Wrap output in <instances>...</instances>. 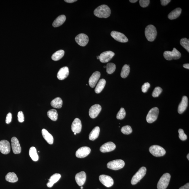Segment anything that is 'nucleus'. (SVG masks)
Segmentation results:
<instances>
[{
	"label": "nucleus",
	"instance_id": "obj_48",
	"mask_svg": "<svg viewBox=\"0 0 189 189\" xmlns=\"http://www.w3.org/2000/svg\"><path fill=\"white\" fill-rule=\"evenodd\" d=\"M183 67L186 68L187 69H189V64H185L183 65Z\"/></svg>",
	"mask_w": 189,
	"mask_h": 189
},
{
	"label": "nucleus",
	"instance_id": "obj_18",
	"mask_svg": "<svg viewBox=\"0 0 189 189\" xmlns=\"http://www.w3.org/2000/svg\"><path fill=\"white\" fill-rule=\"evenodd\" d=\"M101 76V73L99 71L95 72L90 77L89 80V86L91 88H94L98 82Z\"/></svg>",
	"mask_w": 189,
	"mask_h": 189
},
{
	"label": "nucleus",
	"instance_id": "obj_16",
	"mask_svg": "<svg viewBox=\"0 0 189 189\" xmlns=\"http://www.w3.org/2000/svg\"><path fill=\"white\" fill-rule=\"evenodd\" d=\"M11 142L12 150L14 154H20L21 148L18 139L14 137L12 138Z\"/></svg>",
	"mask_w": 189,
	"mask_h": 189
},
{
	"label": "nucleus",
	"instance_id": "obj_35",
	"mask_svg": "<svg viewBox=\"0 0 189 189\" xmlns=\"http://www.w3.org/2000/svg\"><path fill=\"white\" fill-rule=\"evenodd\" d=\"M107 72L108 74H112L116 70V65L113 63H109L106 66Z\"/></svg>",
	"mask_w": 189,
	"mask_h": 189
},
{
	"label": "nucleus",
	"instance_id": "obj_11",
	"mask_svg": "<svg viewBox=\"0 0 189 189\" xmlns=\"http://www.w3.org/2000/svg\"><path fill=\"white\" fill-rule=\"evenodd\" d=\"M115 55V53L111 51L103 52L99 56V60L102 63H107L109 62Z\"/></svg>",
	"mask_w": 189,
	"mask_h": 189
},
{
	"label": "nucleus",
	"instance_id": "obj_30",
	"mask_svg": "<svg viewBox=\"0 0 189 189\" xmlns=\"http://www.w3.org/2000/svg\"><path fill=\"white\" fill-rule=\"evenodd\" d=\"M106 84V81L105 79H101L99 81L95 89V92L99 93L101 92L103 89Z\"/></svg>",
	"mask_w": 189,
	"mask_h": 189
},
{
	"label": "nucleus",
	"instance_id": "obj_2",
	"mask_svg": "<svg viewBox=\"0 0 189 189\" xmlns=\"http://www.w3.org/2000/svg\"><path fill=\"white\" fill-rule=\"evenodd\" d=\"M145 33L147 40L152 42L156 38L157 33L155 27L152 25H150L146 28Z\"/></svg>",
	"mask_w": 189,
	"mask_h": 189
},
{
	"label": "nucleus",
	"instance_id": "obj_47",
	"mask_svg": "<svg viewBox=\"0 0 189 189\" xmlns=\"http://www.w3.org/2000/svg\"><path fill=\"white\" fill-rule=\"evenodd\" d=\"M64 1L67 3H73L75 2V1H77L76 0V1H75V0H65Z\"/></svg>",
	"mask_w": 189,
	"mask_h": 189
},
{
	"label": "nucleus",
	"instance_id": "obj_12",
	"mask_svg": "<svg viewBox=\"0 0 189 189\" xmlns=\"http://www.w3.org/2000/svg\"><path fill=\"white\" fill-rule=\"evenodd\" d=\"M99 180L107 188H110L113 186L114 181L113 178L110 176L106 175H101L99 176Z\"/></svg>",
	"mask_w": 189,
	"mask_h": 189
},
{
	"label": "nucleus",
	"instance_id": "obj_38",
	"mask_svg": "<svg viewBox=\"0 0 189 189\" xmlns=\"http://www.w3.org/2000/svg\"><path fill=\"white\" fill-rule=\"evenodd\" d=\"M126 116V112L125 109L122 108L117 115L116 118L118 120L123 119Z\"/></svg>",
	"mask_w": 189,
	"mask_h": 189
},
{
	"label": "nucleus",
	"instance_id": "obj_21",
	"mask_svg": "<svg viewBox=\"0 0 189 189\" xmlns=\"http://www.w3.org/2000/svg\"><path fill=\"white\" fill-rule=\"evenodd\" d=\"M69 74V70L68 67H64L59 70L57 74V77L59 80H64L68 76Z\"/></svg>",
	"mask_w": 189,
	"mask_h": 189
},
{
	"label": "nucleus",
	"instance_id": "obj_53",
	"mask_svg": "<svg viewBox=\"0 0 189 189\" xmlns=\"http://www.w3.org/2000/svg\"><path fill=\"white\" fill-rule=\"evenodd\" d=\"M106 66H104V68H106Z\"/></svg>",
	"mask_w": 189,
	"mask_h": 189
},
{
	"label": "nucleus",
	"instance_id": "obj_19",
	"mask_svg": "<svg viewBox=\"0 0 189 189\" xmlns=\"http://www.w3.org/2000/svg\"><path fill=\"white\" fill-rule=\"evenodd\" d=\"M71 130L74 133L79 134L82 129V124L81 120L78 118H75L71 125Z\"/></svg>",
	"mask_w": 189,
	"mask_h": 189
},
{
	"label": "nucleus",
	"instance_id": "obj_28",
	"mask_svg": "<svg viewBox=\"0 0 189 189\" xmlns=\"http://www.w3.org/2000/svg\"><path fill=\"white\" fill-rule=\"evenodd\" d=\"M50 104L52 107L55 108L60 109L62 107V100L61 98L57 97L52 100Z\"/></svg>",
	"mask_w": 189,
	"mask_h": 189
},
{
	"label": "nucleus",
	"instance_id": "obj_15",
	"mask_svg": "<svg viewBox=\"0 0 189 189\" xmlns=\"http://www.w3.org/2000/svg\"><path fill=\"white\" fill-rule=\"evenodd\" d=\"M102 107L99 104H96L91 106L89 110V115L92 118H95L97 116L101 110Z\"/></svg>",
	"mask_w": 189,
	"mask_h": 189
},
{
	"label": "nucleus",
	"instance_id": "obj_25",
	"mask_svg": "<svg viewBox=\"0 0 189 189\" xmlns=\"http://www.w3.org/2000/svg\"><path fill=\"white\" fill-rule=\"evenodd\" d=\"M66 17L64 15L59 16L55 20L53 23V26L57 28L62 25L66 21Z\"/></svg>",
	"mask_w": 189,
	"mask_h": 189
},
{
	"label": "nucleus",
	"instance_id": "obj_23",
	"mask_svg": "<svg viewBox=\"0 0 189 189\" xmlns=\"http://www.w3.org/2000/svg\"><path fill=\"white\" fill-rule=\"evenodd\" d=\"M41 132L43 137L46 141L50 144H52L53 143L54 138L52 135L45 129H42Z\"/></svg>",
	"mask_w": 189,
	"mask_h": 189
},
{
	"label": "nucleus",
	"instance_id": "obj_7",
	"mask_svg": "<svg viewBox=\"0 0 189 189\" xmlns=\"http://www.w3.org/2000/svg\"><path fill=\"white\" fill-rule=\"evenodd\" d=\"M149 151L151 154L156 157L163 156L165 154L166 151L163 147L158 145H154L149 148Z\"/></svg>",
	"mask_w": 189,
	"mask_h": 189
},
{
	"label": "nucleus",
	"instance_id": "obj_54",
	"mask_svg": "<svg viewBox=\"0 0 189 189\" xmlns=\"http://www.w3.org/2000/svg\"><path fill=\"white\" fill-rule=\"evenodd\" d=\"M74 135H76V133H74Z\"/></svg>",
	"mask_w": 189,
	"mask_h": 189
},
{
	"label": "nucleus",
	"instance_id": "obj_43",
	"mask_svg": "<svg viewBox=\"0 0 189 189\" xmlns=\"http://www.w3.org/2000/svg\"><path fill=\"white\" fill-rule=\"evenodd\" d=\"M150 87V84L149 83H145L142 86V91L144 93H146Z\"/></svg>",
	"mask_w": 189,
	"mask_h": 189
},
{
	"label": "nucleus",
	"instance_id": "obj_22",
	"mask_svg": "<svg viewBox=\"0 0 189 189\" xmlns=\"http://www.w3.org/2000/svg\"><path fill=\"white\" fill-rule=\"evenodd\" d=\"M188 99L186 96H183L181 102L179 104L178 108V112L180 114H181L186 110L188 106Z\"/></svg>",
	"mask_w": 189,
	"mask_h": 189
},
{
	"label": "nucleus",
	"instance_id": "obj_40",
	"mask_svg": "<svg viewBox=\"0 0 189 189\" xmlns=\"http://www.w3.org/2000/svg\"><path fill=\"white\" fill-rule=\"evenodd\" d=\"M178 132L179 134V138L182 141H184V140L187 139L188 137L184 132V131L182 129H179L178 130Z\"/></svg>",
	"mask_w": 189,
	"mask_h": 189
},
{
	"label": "nucleus",
	"instance_id": "obj_32",
	"mask_svg": "<svg viewBox=\"0 0 189 189\" xmlns=\"http://www.w3.org/2000/svg\"><path fill=\"white\" fill-rule=\"evenodd\" d=\"M64 50H59L53 54L52 56V59L54 61H58L64 56Z\"/></svg>",
	"mask_w": 189,
	"mask_h": 189
},
{
	"label": "nucleus",
	"instance_id": "obj_41",
	"mask_svg": "<svg viewBox=\"0 0 189 189\" xmlns=\"http://www.w3.org/2000/svg\"><path fill=\"white\" fill-rule=\"evenodd\" d=\"M18 119L20 123H23L24 121V116L22 111H20L18 113Z\"/></svg>",
	"mask_w": 189,
	"mask_h": 189
},
{
	"label": "nucleus",
	"instance_id": "obj_6",
	"mask_svg": "<svg viewBox=\"0 0 189 189\" xmlns=\"http://www.w3.org/2000/svg\"><path fill=\"white\" fill-rule=\"evenodd\" d=\"M125 162L123 160L117 159L110 161L107 164L108 168L114 170H118L123 168L125 166Z\"/></svg>",
	"mask_w": 189,
	"mask_h": 189
},
{
	"label": "nucleus",
	"instance_id": "obj_31",
	"mask_svg": "<svg viewBox=\"0 0 189 189\" xmlns=\"http://www.w3.org/2000/svg\"><path fill=\"white\" fill-rule=\"evenodd\" d=\"M29 155L32 159L34 161H37L39 159L36 149L35 147H30L29 150Z\"/></svg>",
	"mask_w": 189,
	"mask_h": 189
},
{
	"label": "nucleus",
	"instance_id": "obj_9",
	"mask_svg": "<svg viewBox=\"0 0 189 189\" xmlns=\"http://www.w3.org/2000/svg\"><path fill=\"white\" fill-rule=\"evenodd\" d=\"M76 42L81 46H85L89 41V38L88 36L84 33H81L77 35L75 38Z\"/></svg>",
	"mask_w": 189,
	"mask_h": 189
},
{
	"label": "nucleus",
	"instance_id": "obj_17",
	"mask_svg": "<svg viewBox=\"0 0 189 189\" xmlns=\"http://www.w3.org/2000/svg\"><path fill=\"white\" fill-rule=\"evenodd\" d=\"M116 147V145L113 142H108L102 145L100 151L103 153L110 152L114 150Z\"/></svg>",
	"mask_w": 189,
	"mask_h": 189
},
{
	"label": "nucleus",
	"instance_id": "obj_3",
	"mask_svg": "<svg viewBox=\"0 0 189 189\" xmlns=\"http://www.w3.org/2000/svg\"><path fill=\"white\" fill-rule=\"evenodd\" d=\"M164 57L167 60H177L181 58V54L179 51L173 48L172 51H166L164 53Z\"/></svg>",
	"mask_w": 189,
	"mask_h": 189
},
{
	"label": "nucleus",
	"instance_id": "obj_8",
	"mask_svg": "<svg viewBox=\"0 0 189 189\" xmlns=\"http://www.w3.org/2000/svg\"><path fill=\"white\" fill-rule=\"evenodd\" d=\"M159 110L157 107H154L151 109L149 111L147 116V123H152L157 120Z\"/></svg>",
	"mask_w": 189,
	"mask_h": 189
},
{
	"label": "nucleus",
	"instance_id": "obj_24",
	"mask_svg": "<svg viewBox=\"0 0 189 189\" xmlns=\"http://www.w3.org/2000/svg\"><path fill=\"white\" fill-rule=\"evenodd\" d=\"M61 178V174L55 173L49 179V181L47 184L48 188H52L55 183L57 182Z\"/></svg>",
	"mask_w": 189,
	"mask_h": 189
},
{
	"label": "nucleus",
	"instance_id": "obj_29",
	"mask_svg": "<svg viewBox=\"0 0 189 189\" xmlns=\"http://www.w3.org/2000/svg\"><path fill=\"white\" fill-rule=\"evenodd\" d=\"M5 179L9 182L14 183L18 181L17 175L14 172H9L5 176Z\"/></svg>",
	"mask_w": 189,
	"mask_h": 189
},
{
	"label": "nucleus",
	"instance_id": "obj_1",
	"mask_svg": "<svg viewBox=\"0 0 189 189\" xmlns=\"http://www.w3.org/2000/svg\"><path fill=\"white\" fill-rule=\"evenodd\" d=\"M110 8L107 5H102L98 6L94 11V15L100 18H107L110 15Z\"/></svg>",
	"mask_w": 189,
	"mask_h": 189
},
{
	"label": "nucleus",
	"instance_id": "obj_50",
	"mask_svg": "<svg viewBox=\"0 0 189 189\" xmlns=\"http://www.w3.org/2000/svg\"><path fill=\"white\" fill-rule=\"evenodd\" d=\"M189 154H188V155H187V158H188V161L189 160Z\"/></svg>",
	"mask_w": 189,
	"mask_h": 189
},
{
	"label": "nucleus",
	"instance_id": "obj_49",
	"mask_svg": "<svg viewBox=\"0 0 189 189\" xmlns=\"http://www.w3.org/2000/svg\"><path fill=\"white\" fill-rule=\"evenodd\" d=\"M137 0H130L129 1L131 3H135L137 1Z\"/></svg>",
	"mask_w": 189,
	"mask_h": 189
},
{
	"label": "nucleus",
	"instance_id": "obj_44",
	"mask_svg": "<svg viewBox=\"0 0 189 189\" xmlns=\"http://www.w3.org/2000/svg\"><path fill=\"white\" fill-rule=\"evenodd\" d=\"M12 118V115L11 113H8L7 115L6 118V124H9L11 122Z\"/></svg>",
	"mask_w": 189,
	"mask_h": 189
},
{
	"label": "nucleus",
	"instance_id": "obj_34",
	"mask_svg": "<svg viewBox=\"0 0 189 189\" xmlns=\"http://www.w3.org/2000/svg\"><path fill=\"white\" fill-rule=\"evenodd\" d=\"M130 72V68L129 66L127 64H125L122 68L120 76L122 78H126L129 75Z\"/></svg>",
	"mask_w": 189,
	"mask_h": 189
},
{
	"label": "nucleus",
	"instance_id": "obj_45",
	"mask_svg": "<svg viewBox=\"0 0 189 189\" xmlns=\"http://www.w3.org/2000/svg\"><path fill=\"white\" fill-rule=\"evenodd\" d=\"M171 1L170 0H161V4L163 6H166Z\"/></svg>",
	"mask_w": 189,
	"mask_h": 189
},
{
	"label": "nucleus",
	"instance_id": "obj_27",
	"mask_svg": "<svg viewBox=\"0 0 189 189\" xmlns=\"http://www.w3.org/2000/svg\"><path fill=\"white\" fill-rule=\"evenodd\" d=\"M100 132L99 127H96L91 131L89 134V139L90 140H94L98 137Z\"/></svg>",
	"mask_w": 189,
	"mask_h": 189
},
{
	"label": "nucleus",
	"instance_id": "obj_4",
	"mask_svg": "<svg viewBox=\"0 0 189 189\" xmlns=\"http://www.w3.org/2000/svg\"><path fill=\"white\" fill-rule=\"evenodd\" d=\"M171 179L170 174L168 173L164 174L158 183V189H166L168 187Z\"/></svg>",
	"mask_w": 189,
	"mask_h": 189
},
{
	"label": "nucleus",
	"instance_id": "obj_52",
	"mask_svg": "<svg viewBox=\"0 0 189 189\" xmlns=\"http://www.w3.org/2000/svg\"><path fill=\"white\" fill-rule=\"evenodd\" d=\"M83 188H83V187H82H82H81V189H83Z\"/></svg>",
	"mask_w": 189,
	"mask_h": 189
},
{
	"label": "nucleus",
	"instance_id": "obj_36",
	"mask_svg": "<svg viewBox=\"0 0 189 189\" xmlns=\"http://www.w3.org/2000/svg\"><path fill=\"white\" fill-rule=\"evenodd\" d=\"M180 44L183 48L189 52V41L186 38H183L180 41Z\"/></svg>",
	"mask_w": 189,
	"mask_h": 189
},
{
	"label": "nucleus",
	"instance_id": "obj_33",
	"mask_svg": "<svg viewBox=\"0 0 189 189\" xmlns=\"http://www.w3.org/2000/svg\"><path fill=\"white\" fill-rule=\"evenodd\" d=\"M47 116L50 119L53 121H56L58 118V113L55 109H52L48 111Z\"/></svg>",
	"mask_w": 189,
	"mask_h": 189
},
{
	"label": "nucleus",
	"instance_id": "obj_26",
	"mask_svg": "<svg viewBox=\"0 0 189 189\" xmlns=\"http://www.w3.org/2000/svg\"><path fill=\"white\" fill-rule=\"evenodd\" d=\"M181 8H176L168 14V17L170 20L176 19L181 15Z\"/></svg>",
	"mask_w": 189,
	"mask_h": 189
},
{
	"label": "nucleus",
	"instance_id": "obj_13",
	"mask_svg": "<svg viewBox=\"0 0 189 189\" xmlns=\"http://www.w3.org/2000/svg\"><path fill=\"white\" fill-rule=\"evenodd\" d=\"M91 152L89 147H84L79 148L76 152V156L78 158H84L87 156Z\"/></svg>",
	"mask_w": 189,
	"mask_h": 189
},
{
	"label": "nucleus",
	"instance_id": "obj_51",
	"mask_svg": "<svg viewBox=\"0 0 189 189\" xmlns=\"http://www.w3.org/2000/svg\"><path fill=\"white\" fill-rule=\"evenodd\" d=\"M99 56H98L97 57V59H99Z\"/></svg>",
	"mask_w": 189,
	"mask_h": 189
},
{
	"label": "nucleus",
	"instance_id": "obj_10",
	"mask_svg": "<svg viewBox=\"0 0 189 189\" xmlns=\"http://www.w3.org/2000/svg\"><path fill=\"white\" fill-rule=\"evenodd\" d=\"M111 36L115 40L120 42H127L128 41V39L123 34L120 32L113 31L111 33Z\"/></svg>",
	"mask_w": 189,
	"mask_h": 189
},
{
	"label": "nucleus",
	"instance_id": "obj_20",
	"mask_svg": "<svg viewBox=\"0 0 189 189\" xmlns=\"http://www.w3.org/2000/svg\"><path fill=\"white\" fill-rule=\"evenodd\" d=\"M75 181L79 186H82L85 183L86 179V174L84 171L77 173L76 175Z\"/></svg>",
	"mask_w": 189,
	"mask_h": 189
},
{
	"label": "nucleus",
	"instance_id": "obj_39",
	"mask_svg": "<svg viewBox=\"0 0 189 189\" xmlns=\"http://www.w3.org/2000/svg\"><path fill=\"white\" fill-rule=\"evenodd\" d=\"M163 90L161 88L157 87L155 88L154 91H153L152 93V96L154 98H156L159 96V95L161 94V93L162 92Z\"/></svg>",
	"mask_w": 189,
	"mask_h": 189
},
{
	"label": "nucleus",
	"instance_id": "obj_5",
	"mask_svg": "<svg viewBox=\"0 0 189 189\" xmlns=\"http://www.w3.org/2000/svg\"><path fill=\"white\" fill-rule=\"evenodd\" d=\"M147 168L145 167H141L138 171L133 176L131 183L133 185H136L144 176L146 173Z\"/></svg>",
	"mask_w": 189,
	"mask_h": 189
},
{
	"label": "nucleus",
	"instance_id": "obj_37",
	"mask_svg": "<svg viewBox=\"0 0 189 189\" xmlns=\"http://www.w3.org/2000/svg\"><path fill=\"white\" fill-rule=\"evenodd\" d=\"M121 131L124 134H129L132 132V130L130 126L126 125L122 128Z\"/></svg>",
	"mask_w": 189,
	"mask_h": 189
},
{
	"label": "nucleus",
	"instance_id": "obj_14",
	"mask_svg": "<svg viewBox=\"0 0 189 189\" xmlns=\"http://www.w3.org/2000/svg\"><path fill=\"white\" fill-rule=\"evenodd\" d=\"M10 143L8 140H3L0 141V151L2 154H7L10 152Z\"/></svg>",
	"mask_w": 189,
	"mask_h": 189
},
{
	"label": "nucleus",
	"instance_id": "obj_42",
	"mask_svg": "<svg viewBox=\"0 0 189 189\" xmlns=\"http://www.w3.org/2000/svg\"><path fill=\"white\" fill-rule=\"evenodd\" d=\"M139 2L140 6L143 8H146L149 5L150 1L149 0H140Z\"/></svg>",
	"mask_w": 189,
	"mask_h": 189
},
{
	"label": "nucleus",
	"instance_id": "obj_46",
	"mask_svg": "<svg viewBox=\"0 0 189 189\" xmlns=\"http://www.w3.org/2000/svg\"><path fill=\"white\" fill-rule=\"evenodd\" d=\"M179 189H189V183H186L184 186H182Z\"/></svg>",
	"mask_w": 189,
	"mask_h": 189
}]
</instances>
